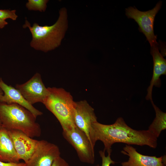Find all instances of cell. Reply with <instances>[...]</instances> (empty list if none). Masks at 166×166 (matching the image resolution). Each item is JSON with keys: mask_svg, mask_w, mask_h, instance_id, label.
Listing matches in <instances>:
<instances>
[{"mask_svg": "<svg viewBox=\"0 0 166 166\" xmlns=\"http://www.w3.org/2000/svg\"><path fill=\"white\" fill-rule=\"evenodd\" d=\"M7 131L13 142L19 159L27 163L33 154L38 140L32 139L18 130Z\"/></svg>", "mask_w": 166, "mask_h": 166, "instance_id": "obj_10", "label": "cell"}, {"mask_svg": "<svg viewBox=\"0 0 166 166\" xmlns=\"http://www.w3.org/2000/svg\"><path fill=\"white\" fill-rule=\"evenodd\" d=\"M0 166H26V164L22 163L6 162L0 161Z\"/></svg>", "mask_w": 166, "mask_h": 166, "instance_id": "obj_20", "label": "cell"}, {"mask_svg": "<svg viewBox=\"0 0 166 166\" xmlns=\"http://www.w3.org/2000/svg\"><path fill=\"white\" fill-rule=\"evenodd\" d=\"M13 142L7 130L0 129V161L10 163L19 162Z\"/></svg>", "mask_w": 166, "mask_h": 166, "instance_id": "obj_14", "label": "cell"}, {"mask_svg": "<svg viewBox=\"0 0 166 166\" xmlns=\"http://www.w3.org/2000/svg\"><path fill=\"white\" fill-rule=\"evenodd\" d=\"M3 92L0 86V102H1V99L2 98V96L3 95Z\"/></svg>", "mask_w": 166, "mask_h": 166, "instance_id": "obj_22", "label": "cell"}, {"mask_svg": "<svg viewBox=\"0 0 166 166\" xmlns=\"http://www.w3.org/2000/svg\"><path fill=\"white\" fill-rule=\"evenodd\" d=\"M0 86L3 93L1 102L8 104H18L29 110L36 118L42 114V112L27 101L18 89L6 84L1 78H0Z\"/></svg>", "mask_w": 166, "mask_h": 166, "instance_id": "obj_12", "label": "cell"}, {"mask_svg": "<svg viewBox=\"0 0 166 166\" xmlns=\"http://www.w3.org/2000/svg\"><path fill=\"white\" fill-rule=\"evenodd\" d=\"M151 53L153 61V69L152 79L147 89V100H152V93L154 86L159 87L161 85L160 76L166 74V60L159 50L158 46L151 47Z\"/></svg>", "mask_w": 166, "mask_h": 166, "instance_id": "obj_13", "label": "cell"}, {"mask_svg": "<svg viewBox=\"0 0 166 166\" xmlns=\"http://www.w3.org/2000/svg\"><path fill=\"white\" fill-rule=\"evenodd\" d=\"M150 101L155 111L156 117L148 130L157 138L161 131L166 128V113L155 105L152 100Z\"/></svg>", "mask_w": 166, "mask_h": 166, "instance_id": "obj_15", "label": "cell"}, {"mask_svg": "<svg viewBox=\"0 0 166 166\" xmlns=\"http://www.w3.org/2000/svg\"><path fill=\"white\" fill-rule=\"evenodd\" d=\"M74 118L76 126L86 134L90 141L89 136L92 125L97 121L93 108L86 100L75 101Z\"/></svg>", "mask_w": 166, "mask_h": 166, "instance_id": "obj_9", "label": "cell"}, {"mask_svg": "<svg viewBox=\"0 0 166 166\" xmlns=\"http://www.w3.org/2000/svg\"><path fill=\"white\" fill-rule=\"evenodd\" d=\"M129 156L128 160L121 163L122 166H166V157L146 156L140 153L130 145L126 144L121 151Z\"/></svg>", "mask_w": 166, "mask_h": 166, "instance_id": "obj_11", "label": "cell"}, {"mask_svg": "<svg viewBox=\"0 0 166 166\" xmlns=\"http://www.w3.org/2000/svg\"><path fill=\"white\" fill-rule=\"evenodd\" d=\"M59 147L46 140H38L36 148L27 163L26 166H51L60 156Z\"/></svg>", "mask_w": 166, "mask_h": 166, "instance_id": "obj_8", "label": "cell"}, {"mask_svg": "<svg viewBox=\"0 0 166 166\" xmlns=\"http://www.w3.org/2000/svg\"><path fill=\"white\" fill-rule=\"evenodd\" d=\"M15 88L32 105L38 102L43 103L49 93L48 88L45 87L42 81L41 75L38 73H35L25 83L16 85Z\"/></svg>", "mask_w": 166, "mask_h": 166, "instance_id": "obj_7", "label": "cell"}, {"mask_svg": "<svg viewBox=\"0 0 166 166\" xmlns=\"http://www.w3.org/2000/svg\"><path fill=\"white\" fill-rule=\"evenodd\" d=\"M2 127V123L0 119V129Z\"/></svg>", "mask_w": 166, "mask_h": 166, "instance_id": "obj_23", "label": "cell"}, {"mask_svg": "<svg viewBox=\"0 0 166 166\" xmlns=\"http://www.w3.org/2000/svg\"><path fill=\"white\" fill-rule=\"evenodd\" d=\"M47 0H28L26 4V7L30 10L45 12L47 8Z\"/></svg>", "mask_w": 166, "mask_h": 166, "instance_id": "obj_16", "label": "cell"}, {"mask_svg": "<svg viewBox=\"0 0 166 166\" xmlns=\"http://www.w3.org/2000/svg\"><path fill=\"white\" fill-rule=\"evenodd\" d=\"M8 24V22L6 20H3L0 18V29L3 28Z\"/></svg>", "mask_w": 166, "mask_h": 166, "instance_id": "obj_21", "label": "cell"}, {"mask_svg": "<svg viewBox=\"0 0 166 166\" xmlns=\"http://www.w3.org/2000/svg\"><path fill=\"white\" fill-rule=\"evenodd\" d=\"M18 17L16 14V10H0V18L4 20L7 19H10L15 21Z\"/></svg>", "mask_w": 166, "mask_h": 166, "instance_id": "obj_17", "label": "cell"}, {"mask_svg": "<svg viewBox=\"0 0 166 166\" xmlns=\"http://www.w3.org/2000/svg\"><path fill=\"white\" fill-rule=\"evenodd\" d=\"M36 118L29 110L16 104L0 102V119L7 130L20 131L33 138L40 136L41 129Z\"/></svg>", "mask_w": 166, "mask_h": 166, "instance_id": "obj_3", "label": "cell"}, {"mask_svg": "<svg viewBox=\"0 0 166 166\" xmlns=\"http://www.w3.org/2000/svg\"><path fill=\"white\" fill-rule=\"evenodd\" d=\"M51 166H69L68 163L60 156L57 157Z\"/></svg>", "mask_w": 166, "mask_h": 166, "instance_id": "obj_19", "label": "cell"}, {"mask_svg": "<svg viewBox=\"0 0 166 166\" xmlns=\"http://www.w3.org/2000/svg\"><path fill=\"white\" fill-rule=\"evenodd\" d=\"M62 135L74 148L81 162L91 164L94 163V147L83 132L76 127L63 131Z\"/></svg>", "mask_w": 166, "mask_h": 166, "instance_id": "obj_6", "label": "cell"}, {"mask_svg": "<svg viewBox=\"0 0 166 166\" xmlns=\"http://www.w3.org/2000/svg\"><path fill=\"white\" fill-rule=\"evenodd\" d=\"M99 154L102 159V164L101 166H110L111 164H115L116 163L112 160L111 157V153H108L107 156L105 155V151L104 150H100ZM95 166H100L98 164Z\"/></svg>", "mask_w": 166, "mask_h": 166, "instance_id": "obj_18", "label": "cell"}, {"mask_svg": "<svg viewBox=\"0 0 166 166\" xmlns=\"http://www.w3.org/2000/svg\"><path fill=\"white\" fill-rule=\"evenodd\" d=\"M89 139L93 147L98 140L104 146V150L111 153L112 145L117 143L127 145H147L155 148L157 146V138L148 129L136 130L129 127L123 118H118L111 124H105L98 121L92 125Z\"/></svg>", "mask_w": 166, "mask_h": 166, "instance_id": "obj_1", "label": "cell"}, {"mask_svg": "<svg viewBox=\"0 0 166 166\" xmlns=\"http://www.w3.org/2000/svg\"><path fill=\"white\" fill-rule=\"evenodd\" d=\"M47 88L49 94L42 103L57 118L63 131L77 127L74 118L75 101L70 93L62 88Z\"/></svg>", "mask_w": 166, "mask_h": 166, "instance_id": "obj_4", "label": "cell"}, {"mask_svg": "<svg viewBox=\"0 0 166 166\" xmlns=\"http://www.w3.org/2000/svg\"><path fill=\"white\" fill-rule=\"evenodd\" d=\"M66 9L62 8L59 12L58 18L51 26H41L37 23L31 26L26 19L23 26L28 28L32 36L30 46L34 49L44 52L53 50L61 44L68 26Z\"/></svg>", "mask_w": 166, "mask_h": 166, "instance_id": "obj_2", "label": "cell"}, {"mask_svg": "<svg viewBox=\"0 0 166 166\" xmlns=\"http://www.w3.org/2000/svg\"><path fill=\"white\" fill-rule=\"evenodd\" d=\"M162 3L161 1L159 2L153 8L146 11H140L132 7L125 9L126 16L137 23L140 31L144 34L151 47L158 45L156 41L157 36L154 34L153 25L155 16L160 9Z\"/></svg>", "mask_w": 166, "mask_h": 166, "instance_id": "obj_5", "label": "cell"}]
</instances>
